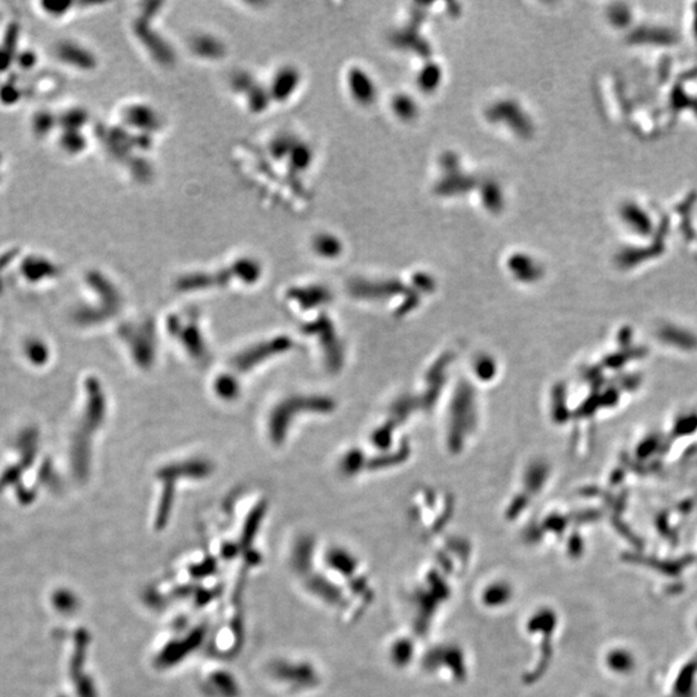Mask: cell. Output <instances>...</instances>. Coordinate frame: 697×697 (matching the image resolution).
I'll return each instance as SVG.
<instances>
[{
    "instance_id": "7a4b0ae2",
    "label": "cell",
    "mask_w": 697,
    "mask_h": 697,
    "mask_svg": "<svg viewBox=\"0 0 697 697\" xmlns=\"http://www.w3.org/2000/svg\"><path fill=\"white\" fill-rule=\"evenodd\" d=\"M297 85V74L288 67H283L279 70L275 78H272V84L269 90L272 100L284 101L290 99L292 92L296 90Z\"/></svg>"
},
{
    "instance_id": "6da1fadb",
    "label": "cell",
    "mask_w": 697,
    "mask_h": 697,
    "mask_svg": "<svg viewBox=\"0 0 697 697\" xmlns=\"http://www.w3.org/2000/svg\"><path fill=\"white\" fill-rule=\"evenodd\" d=\"M88 52L82 47L74 44L72 42H65L56 48V55L60 60H63L65 64L81 69H91L96 65L93 56Z\"/></svg>"
}]
</instances>
